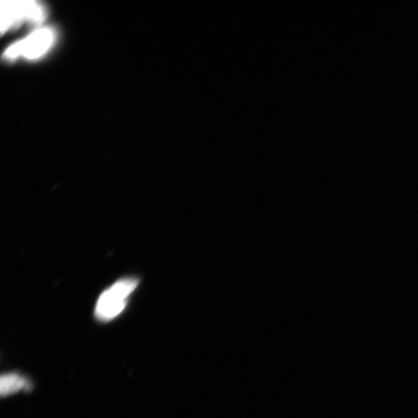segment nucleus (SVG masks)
Listing matches in <instances>:
<instances>
[{"label":"nucleus","instance_id":"obj_1","mask_svg":"<svg viewBox=\"0 0 418 418\" xmlns=\"http://www.w3.org/2000/svg\"><path fill=\"white\" fill-rule=\"evenodd\" d=\"M138 283L137 278H123L104 290L96 303L95 317L102 322H109L121 315Z\"/></svg>","mask_w":418,"mask_h":418},{"label":"nucleus","instance_id":"obj_2","mask_svg":"<svg viewBox=\"0 0 418 418\" xmlns=\"http://www.w3.org/2000/svg\"><path fill=\"white\" fill-rule=\"evenodd\" d=\"M46 18V11L44 6L33 0L25 1H2L1 2V32H8L25 22L32 25H40Z\"/></svg>","mask_w":418,"mask_h":418},{"label":"nucleus","instance_id":"obj_3","mask_svg":"<svg viewBox=\"0 0 418 418\" xmlns=\"http://www.w3.org/2000/svg\"><path fill=\"white\" fill-rule=\"evenodd\" d=\"M55 41V34L53 29L40 28L25 39L12 44L4 52V58L10 61L20 57L27 59L39 58L46 53L53 46Z\"/></svg>","mask_w":418,"mask_h":418},{"label":"nucleus","instance_id":"obj_4","mask_svg":"<svg viewBox=\"0 0 418 418\" xmlns=\"http://www.w3.org/2000/svg\"><path fill=\"white\" fill-rule=\"evenodd\" d=\"M29 387L27 380L18 373H6L0 379V393L2 397L16 393L21 390H28Z\"/></svg>","mask_w":418,"mask_h":418}]
</instances>
